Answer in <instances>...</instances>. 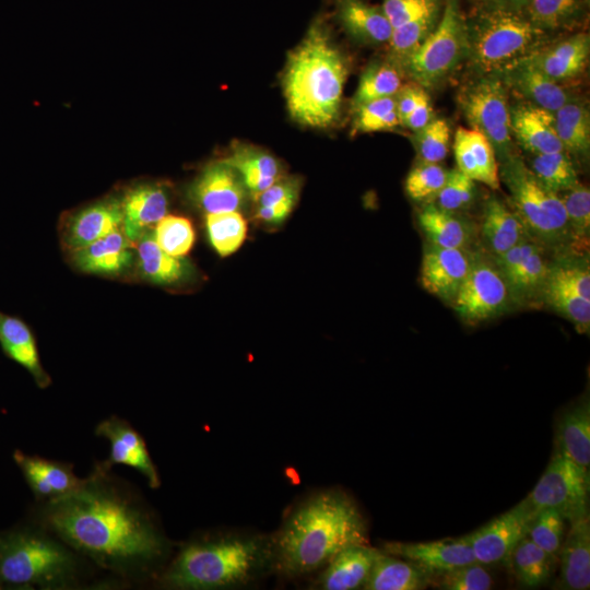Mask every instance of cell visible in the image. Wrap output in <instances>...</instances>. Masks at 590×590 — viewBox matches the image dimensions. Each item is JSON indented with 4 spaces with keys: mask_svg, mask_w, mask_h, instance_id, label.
I'll list each match as a JSON object with an SVG mask.
<instances>
[{
    "mask_svg": "<svg viewBox=\"0 0 590 590\" xmlns=\"http://www.w3.org/2000/svg\"><path fill=\"white\" fill-rule=\"evenodd\" d=\"M40 504L42 526L125 581L146 580L168 555L169 542L138 491L96 464L78 489Z\"/></svg>",
    "mask_w": 590,
    "mask_h": 590,
    "instance_id": "1",
    "label": "cell"
},
{
    "mask_svg": "<svg viewBox=\"0 0 590 590\" xmlns=\"http://www.w3.org/2000/svg\"><path fill=\"white\" fill-rule=\"evenodd\" d=\"M365 518L344 492L327 489L303 502L270 544L271 560L288 577L324 567L340 551L367 544Z\"/></svg>",
    "mask_w": 590,
    "mask_h": 590,
    "instance_id": "2",
    "label": "cell"
},
{
    "mask_svg": "<svg viewBox=\"0 0 590 590\" xmlns=\"http://www.w3.org/2000/svg\"><path fill=\"white\" fill-rule=\"evenodd\" d=\"M349 67L322 21L309 27L291 52L283 86L291 117L312 128H327L339 118Z\"/></svg>",
    "mask_w": 590,
    "mask_h": 590,
    "instance_id": "3",
    "label": "cell"
},
{
    "mask_svg": "<svg viewBox=\"0 0 590 590\" xmlns=\"http://www.w3.org/2000/svg\"><path fill=\"white\" fill-rule=\"evenodd\" d=\"M267 560L270 545L255 538H206L185 544L160 576L161 585L182 590L232 588L250 581Z\"/></svg>",
    "mask_w": 590,
    "mask_h": 590,
    "instance_id": "4",
    "label": "cell"
},
{
    "mask_svg": "<svg viewBox=\"0 0 590 590\" xmlns=\"http://www.w3.org/2000/svg\"><path fill=\"white\" fill-rule=\"evenodd\" d=\"M83 559L40 523L0 536V582L8 586L75 588L83 577Z\"/></svg>",
    "mask_w": 590,
    "mask_h": 590,
    "instance_id": "5",
    "label": "cell"
},
{
    "mask_svg": "<svg viewBox=\"0 0 590 590\" xmlns=\"http://www.w3.org/2000/svg\"><path fill=\"white\" fill-rule=\"evenodd\" d=\"M465 25L467 59L476 75L503 73L540 50L548 38L522 12L474 8Z\"/></svg>",
    "mask_w": 590,
    "mask_h": 590,
    "instance_id": "6",
    "label": "cell"
},
{
    "mask_svg": "<svg viewBox=\"0 0 590 590\" xmlns=\"http://www.w3.org/2000/svg\"><path fill=\"white\" fill-rule=\"evenodd\" d=\"M498 165L499 179L508 188L511 208L522 220L530 236L546 248H573L559 196L539 181L517 153Z\"/></svg>",
    "mask_w": 590,
    "mask_h": 590,
    "instance_id": "7",
    "label": "cell"
},
{
    "mask_svg": "<svg viewBox=\"0 0 590 590\" xmlns=\"http://www.w3.org/2000/svg\"><path fill=\"white\" fill-rule=\"evenodd\" d=\"M467 25L458 0H447L435 30L402 63L413 83L425 90L441 84L467 58Z\"/></svg>",
    "mask_w": 590,
    "mask_h": 590,
    "instance_id": "8",
    "label": "cell"
},
{
    "mask_svg": "<svg viewBox=\"0 0 590 590\" xmlns=\"http://www.w3.org/2000/svg\"><path fill=\"white\" fill-rule=\"evenodd\" d=\"M457 99L469 125L493 145L498 164L516 153L508 88L499 74L476 75L460 88Z\"/></svg>",
    "mask_w": 590,
    "mask_h": 590,
    "instance_id": "9",
    "label": "cell"
},
{
    "mask_svg": "<svg viewBox=\"0 0 590 590\" xmlns=\"http://www.w3.org/2000/svg\"><path fill=\"white\" fill-rule=\"evenodd\" d=\"M515 304L508 283L493 256L471 252V264L452 306L468 324L498 317Z\"/></svg>",
    "mask_w": 590,
    "mask_h": 590,
    "instance_id": "10",
    "label": "cell"
},
{
    "mask_svg": "<svg viewBox=\"0 0 590 590\" xmlns=\"http://www.w3.org/2000/svg\"><path fill=\"white\" fill-rule=\"evenodd\" d=\"M589 471L554 451L545 471L526 498L535 512L553 508L571 522L589 516Z\"/></svg>",
    "mask_w": 590,
    "mask_h": 590,
    "instance_id": "11",
    "label": "cell"
},
{
    "mask_svg": "<svg viewBox=\"0 0 590 590\" xmlns=\"http://www.w3.org/2000/svg\"><path fill=\"white\" fill-rule=\"evenodd\" d=\"M546 249L540 243L523 239L495 257L515 304L534 305L542 302L552 263L546 257Z\"/></svg>",
    "mask_w": 590,
    "mask_h": 590,
    "instance_id": "12",
    "label": "cell"
},
{
    "mask_svg": "<svg viewBox=\"0 0 590 590\" xmlns=\"http://www.w3.org/2000/svg\"><path fill=\"white\" fill-rule=\"evenodd\" d=\"M535 514L524 498L510 510L464 535L476 562L485 566L507 565L516 545L527 536Z\"/></svg>",
    "mask_w": 590,
    "mask_h": 590,
    "instance_id": "13",
    "label": "cell"
},
{
    "mask_svg": "<svg viewBox=\"0 0 590 590\" xmlns=\"http://www.w3.org/2000/svg\"><path fill=\"white\" fill-rule=\"evenodd\" d=\"M95 435L107 439L110 444L109 457L95 463L99 469L110 471L114 465H127L141 473L151 488L160 487L157 468L145 440L127 420L115 415L107 417L96 425Z\"/></svg>",
    "mask_w": 590,
    "mask_h": 590,
    "instance_id": "14",
    "label": "cell"
},
{
    "mask_svg": "<svg viewBox=\"0 0 590 590\" xmlns=\"http://www.w3.org/2000/svg\"><path fill=\"white\" fill-rule=\"evenodd\" d=\"M471 264V252L426 244L420 281L423 288L446 304H452Z\"/></svg>",
    "mask_w": 590,
    "mask_h": 590,
    "instance_id": "15",
    "label": "cell"
},
{
    "mask_svg": "<svg viewBox=\"0 0 590 590\" xmlns=\"http://www.w3.org/2000/svg\"><path fill=\"white\" fill-rule=\"evenodd\" d=\"M381 551L412 562L432 576L476 562L464 536L432 542H387Z\"/></svg>",
    "mask_w": 590,
    "mask_h": 590,
    "instance_id": "16",
    "label": "cell"
},
{
    "mask_svg": "<svg viewBox=\"0 0 590 590\" xmlns=\"http://www.w3.org/2000/svg\"><path fill=\"white\" fill-rule=\"evenodd\" d=\"M247 190L239 174L227 163L206 166L191 188V197L206 214L238 211Z\"/></svg>",
    "mask_w": 590,
    "mask_h": 590,
    "instance_id": "17",
    "label": "cell"
},
{
    "mask_svg": "<svg viewBox=\"0 0 590 590\" xmlns=\"http://www.w3.org/2000/svg\"><path fill=\"white\" fill-rule=\"evenodd\" d=\"M14 461L20 468L35 498L50 502L78 489L84 479L74 473L71 462L46 459L16 450Z\"/></svg>",
    "mask_w": 590,
    "mask_h": 590,
    "instance_id": "18",
    "label": "cell"
},
{
    "mask_svg": "<svg viewBox=\"0 0 590 590\" xmlns=\"http://www.w3.org/2000/svg\"><path fill=\"white\" fill-rule=\"evenodd\" d=\"M120 200L107 199L70 215L60 229L63 249L69 253L121 228Z\"/></svg>",
    "mask_w": 590,
    "mask_h": 590,
    "instance_id": "19",
    "label": "cell"
},
{
    "mask_svg": "<svg viewBox=\"0 0 590 590\" xmlns=\"http://www.w3.org/2000/svg\"><path fill=\"white\" fill-rule=\"evenodd\" d=\"M508 91L521 101L555 113L576 95L562 83L547 76L529 58L521 60L499 74Z\"/></svg>",
    "mask_w": 590,
    "mask_h": 590,
    "instance_id": "20",
    "label": "cell"
},
{
    "mask_svg": "<svg viewBox=\"0 0 590 590\" xmlns=\"http://www.w3.org/2000/svg\"><path fill=\"white\" fill-rule=\"evenodd\" d=\"M510 128L512 139L530 155L564 152L552 111L521 101L510 106Z\"/></svg>",
    "mask_w": 590,
    "mask_h": 590,
    "instance_id": "21",
    "label": "cell"
},
{
    "mask_svg": "<svg viewBox=\"0 0 590 590\" xmlns=\"http://www.w3.org/2000/svg\"><path fill=\"white\" fill-rule=\"evenodd\" d=\"M133 241L118 228L90 245L70 252L73 267L84 273L117 276L127 271L133 260Z\"/></svg>",
    "mask_w": 590,
    "mask_h": 590,
    "instance_id": "22",
    "label": "cell"
},
{
    "mask_svg": "<svg viewBox=\"0 0 590 590\" xmlns=\"http://www.w3.org/2000/svg\"><path fill=\"white\" fill-rule=\"evenodd\" d=\"M453 152L457 168L474 181L496 190L499 188V165L488 139L475 129L459 128Z\"/></svg>",
    "mask_w": 590,
    "mask_h": 590,
    "instance_id": "23",
    "label": "cell"
},
{
    "mask_svg": "<svg viewBox=\"0 0 590 590\" xmlns=\"http://www.w3.org/2000/svg\"><path fill=\"white\" fill-rule=\"evenodd\" d=\"M0 346L7 357L30 373L38 388L46 389L51 385L40 362L34 332L22 318L0 311Z\"/></svg>",
    "mask_w": 590,
    "mask_h": 590,
    "instance_id": "24",
    "label": "cell"
},
{
    "mask_svg": "<svg viewBox=\"0 0 590 590\" xmlns=\"http://www.w3.org/2000/svg\"><path fill=\"white\" fill-rule=\"evenodd\" d=\"M121 229L133 243L162 220L168 210V197L158 185L143 184L129 189L120 200Z\"/></svg>",
    "mask_w": 590,
    "mask_h": 590,
    "instance_id": "25",
    "label": "cell"
},
{
    "mask_svg": "<svg viewBox=\"0 0 590 590\" xmlns=\"http://www.w3.org/2000/svg\"><path fill=\"white\" fill-rule=\"evenodd\" d=\"M565 535L558 557L560 575L557 589L586 590L590 587L589 516L574 520Z\"/></svg>",
    "mask_w": 590,
    "mask_h": 590,
    "instance_id": "26",
    "label": "cell"
},
{
    "mask_svg": "<svg viewBox=\"0 0 590 590\" xmlns=\"http://www.w3.org/2000/svg\"><path fill=\"white\" fill-rule=\"evenodd\" d=\"M382 551L368 544H354L340 551L326 566L318 580L324 590L363 588Z\"/></svg>",
    "mask_w": 590,
    "mask_h": 590,
    "instance_id": "27",
    "label": "cell"
},
{
    "mask_svg": "<svg viewBox=\"0 0 590 590\" xmlns=\"http://www.w3.org/2000/svg\"><path fill=\"white\" fill-rule=\"evenodd\" d=\"M589 52V34L577 33L553 45L543 46L529 59L547 76L562 83L583 72Z\"/></svg>",
    "mask_w": 590,
    "mask_h": 590,
    "instance_id": "28",
    "label": "cell"
},
{
    "mask_svg": "<svg viewBox=\"0 0 590 590\" xmlns=\"http://www.w3.org/2000/svg\"><path fill=\"white\" fill-rule=\"evenodd\" d=\"M554 437L555 452L589 471L590 402L588 397H583L560 414Z\"/></svg>",
    "mask_w": 590,
    "mask_h": 590,
    "instance_id": "29",
    "label": "cell"
},
{
    "mask_svg": "<svg viewBox=\"0 0 590 590\" xmlns=\"http://www.w3.org/2000/svg\"><path fill=\"white\" fill-rule=\"evenodd\" d=\"M481 235L493 257L502 255L530 236L516 211L495 196H489L485 201Z\"/></svg>",
    "mask_w": 590,
    "mask_h": 590,
    "instance_id": "30",
    "label": "cell"
},
{
    "mask_svg": "<svg viewBox=\"0 0 590 590\" xmlns=\"http://www.w3.org/2000/svg\"><path fill=\"white\" fill-rule=\"evenodd\" d=\"M338 20L344 31L362 44L388 43L392 26L381 7L364 0H335Z\"/></svg>",
    "mask_w": 590,
    "mask_h": 590,
    "instance_id": "31",
    "label": "cell"
},
{
    "mask_svg": "<svg viewBox=\"0 0 590 590\" xmlns=\"http://www.w3.org/2000/svg\"><path fill=\"white\" fill-rule=\"evenodd\" d=\"M138 269L141 276L156 285L169 286L189 275V264L181 257L165 252L155 241L152 229L137 240Z\"/></svg>",
    "mask_w": 590,
    "mask_h": 590,
    "instance_id": "32",
    "label": "cell"
},
{
    "mask_svg": "<svg viewBox=\"0 0 590 590\" xmlns=\"http://www.w3.org/2000/svg\"><path fill=\"white\" fill-rule=\"evenodd\" d=\"M417 222L428 244L468 250L472 243L470 224L457 213L441 210L433 202L424 203L418 210Z\"/></svg>",
    "mask_w": 590,
    "mask_h": 590,
    "instance_id": "33",
    "label": "cell"
},
{
    "mask_svg": "<svg viewBox=\"0 0 590 590\" xmlns=\"http://www.w3.org/2000/svg\"><path fill=\"white\" fill-rule=\"evenodd\" d=\"M432 577L414 563L382 552L362 589L422 590L432 583Z\"/></svg>",
    "mask_w": 590,
    "mask_h": 590,
    "instance_id": "34",
    "label": "cell"
},
{
    "mask_svg": "<svg viewBox=\"0 0 590 590\" xmlns=\"http://www.w3.org/2000/svg\"><path fill=\"white\" fill-rule=\"evenodd\" d=\"M555 129L564 152L571 158L588 161L590 111L577 96L554 113Z\"/></svg>",
    "mask_w": 590,
    "mask_h": 590,
    "instance_id": "35",
    "label": "cell"
},
{
    "mask_svg": "<svg viewBox=\"0 0 590 590\" xmlns=\"http://www.w3.org/2000/svg\"><path fill=\"white\" fill-rule=\"evenodd\" d=\"M224 162L239 174L246 190L253 199L282 178L278 160L260 150L237 148Z\"/></svg>",
    "mask_w": 590,
    "mask_h": 590,
    "instance_id": "36",
    "label": "cell"
},
{
    "mask_svg": "<svg viewBox=\"0 0 590 590\" xmlns=\"http://www.w3.org/2000/svg\"><path fill=\"white\" fill-rule=\"evenodd\" d=\"M556 559L527 535L516 545L507 565L521 586L535 588L550 579Z\"/></svg>",
    "mask_w": 590,
    "mask_h": 590,
    "instance_id": "37",
    "label": "cell"
},
{
    "mask_svg": "<svg viewBox=\"0 0 590 590\" xmlns=\"http://www.w3.org/2000/svg\"><path fill=\"white\" fill-rule=\"evenodd\" d=\"M441 15V4L435 5L401 26L393 28L388 42L390 59L402 63L421 46L437 26Z\"/></svg>",
    "mask_w": 590,
    "mask_h": 590,
    "instance_id": "38",
    "label": "cell"
},
{
    "mask_svg": "<svg viewBox=\"0 0 590 590\" xmlns=\"http://www.w3.org/2000/svg\"><path fill=\"white\" fill-rule=\"evenodd\" d=\"M586 0H529L522 13L548 33L576 24L583 15Z\"/></svg>",
    "mask_w": 590,
    "mask_h": 590,
    "instance_id": "39",
    "label": "cell"
},
{
    "mask_svg": "<svg viewBox=\"0 0 590 590\" xmlns=\"http://www.w3.org/2000/svg\"><path fill=\"white\" fill-rule=\"evenodd\" d=\"M403 74L401 67L391 59L369 64L359 79L353 106L394 96L403 85Z\"/></svg>",
    "mask_w": 590,
    "mask_h": 590,
    "instance_id": "40",
    "label": "cell"
},
{
    "mask_svg": "<svg viewBox=\"0 0 590 590\" xmlns=\"http://www.w3.org/2000/svg\"><path fill=\"white\" fill-rule=\"evenodd\" d=\"M527 165L539 181L556 193L579 182L574 163L565 152L530 155Z\"/></svg>",
    "mask_w": 590,
    "mask_h": 590,
    "instance_id": "41",
    "label": "cell"
},
{
    "mask_svg": "<svg viewBox=\"0 0 590 590\" xmlns=\"http://www.w3.org/2000/svg\"><path fill=\"white\" fill-rule=\"evenodd\" d=\"M208 238L221 257L236 252L247 236V222L238 211L210 213L205 216Z\"/></svg>",
    "mask_w": 590,
    "mask_h": 590,
    "instance_id": "42",
    "label": "cell"
},
{
    "mask_svg": "<svg viewBox=\"0 0 590 590\" xmlns=\"http://www.w3.org/2000/svg\"><path fill=\"white\" fill-rule=\"evenodd\" d=\"M563 202L575 251H585L590 234V190L578 182L557 193Z\"/></svg>",
    "mask_w": 590,
    "mask_h": 590,
    "instance_id": "43",
    "label": "cell"
},
{
    "mask_svg": "<svg viewBox=\"0 0 590 590\" xmlns=\"http://www.w3.org/2000/svg\"><path fill=\"white\" fill-rule=\"evenodd\" d=\"M542 302L570 321L579 333L590 329V299L557 285L546 283Z\"/></svg>",
    "mask_w": 590,
    "mask_h": 590,
    "instance_id": "44",
    "label": "cell"
},
{
    "mask_svg": "<svg viewBox=\"0 0 590 590\" xmlns=\"http://www.w3.org/2000/svg\"><path fill=\"white\" fill-rule=\"evenodd\" d=\"M353 132L393 130L401 126L394 96L365 102L354 107Z\"/></svg>",
    "mask_w": 590,
    "mask_h": 590,
    "instance_id": "45",
    "label": "cell"
},
{
    "mask_svg": "<svg viewBox=\"0 0 590 590\" xmlns=\"http://www.w3.org/2000/svg\"><path fill=\"white\" fill-rule=\"evenodd\" d=\"M152 232L157 245L174 257L187 255L196 240L192 223L182 216L165 215Z\"/></svg>",
    "mask_w": 590,
    "mask_h": 590,
    "instance_id": "46",
    "label": "cell"
},
{
    "mask_svg": "<svg viewBox=\"0 0 590 590\" xmlns=\"http://www.w3.org/2000/svg\"><path fill=\"white\" fill-rule=\"evenodd\" d=\"M448 172L439 163L420 162L406 176L404 188L408 196L423 204L433 202L445 185Z\"/></svg>",
    "mask_w": 590,
    "mask_h": 590,
    "instance_id": "47",
    "label": "cell"
},
{
    "mask_svg": "<svg viewBox=\"0 0 590 590\" xmlns=\"http://www.w3.org/2000/svg\"><path fill=\"white\" fill-rule=\"evenodd\" d=\"M565 521L557 510L542 509L531 520L527 535L542 550L558 558L565 538Z\"/></svg>",
    "mask_w": 590,
    "mask_h": 590,
    "instance_id": "48",
    "label": "cell"
},
{
    "mask_svg": "<svg viewBox=\"0 0 590 590\" xmlns=\"http://www.w3.org/2000/svg\"><path fill=\"white\" fill-rule=\"evenodd\" d=\"M413 143L420 162L440 163L449 152L450 127L447 120L433 118L414 132Z\"/></svg>",
    "mask_w": 590,
    "mask_h": 590,
    "instance_id": "49",
    "label": "cell"
},
{
    "mask_svg": "<svg viewBox=\"0 0 590 590\" xmlns=\"http://www.w3.org/2000/svg\"><path fill=\"white\" fill-rule=\"evenodd\" d=\"M430 585L444 590H488L494 580L485 565L474 562L434 575Z\"/></svg>",
    "mask_w": 590,
    "mask_h": 590,
    "instance_id": "50",
    "label": "cell"
},
{
    "mask_svg": "<svg viewBox=\"0 0 590 590\" xmlns=\"http://www.w3.org/2000/svg\"><path fill=\"white\" fill-rule=\"evenodd\" d=\"M475 192V181L455 168L448 172L447 180L433 203L441 210L458 213L472 204Z\"/></svg>",
    "mask_w": 590,
    "mask_h": 590,
    "instance_id": "51",
    "label": "cell"
},
{
    "mask_svg": "<svg viewBox=\"0 0 590 590\" xmlns=\"http://www.w3.org/2000/svg\"><path fill=\"white\" fill-rule=\"evenodd\" d=\"M546 283L560 286L590 299V270L586 262L558 261L551 263Z\"/></svg>",
    "mask_w": 590,
    "mask_h": 590,
    "instance_id": "52",
    "label": "cell"
},
{
    "mask_svg": "<svg viewBox=\"0 0 590 590\" xmlns=\"http://www.w3.org/2000/svg\"><path fill=\"white\" fill-rule=\"evenodd\" d=\"M442 0H382V10L392 30L416 17L424 11L441 4Z\"/></svg>",
    "mask_w": 590,
    "mask_h": 590,
    "instance_id": "53",
    "label": "cell"
},
{
    "mask_svg": "<svg viewBox=\"0 0 590 590\" xmlns=\"http://www.w3.org/2000/svg\"><path fill=\"white\" fill-rule=\"evenodd\" d=\"M299 186L295 179H279L256 197L257 206L291 205L295 206Z\"/></svg>",
    "mask_w": 590,
    "mask_h": 590,
    "instance_id": "54",
    "label": "cell"
},
{
    "mask_svg": "<svg viewBox=\"0 0 590 590\" xmlns=\"http://www.w3.org/2000/svg\"><path fill=\"white\" fill-rule=\"evenodd\" d=\"M433 119V107L427 90L421 88L415 107L406 118L403 127L413 132L421 130Z\"/></svg>",
    "mask_w": 590,
    "mask_h": 590,
    "instance_id": "55",
    "label": "cell"
},
{
    "mask_svg": "<svg viewBox=\"0 0 590 590\" xmlns=\"http://www.w3.org/2000/svg\"><path fill=\"white\" fill-rule=\"evenodd\" d=\"M421 88L422 86L415 83L403 84L394 95L397 111L401 126H403L404 121L415 107Z\"/></svg>",
    "mask_w": 590,
    "mask_h": 590,
    "instance_id": "56",
    "label": "cell"
},
{
    "mask_svg": "<svg viewBox=\"0 0 590 590\" xmlns=\"http://www.w3.org/2000/svg\"><path fill=\"white\" fill-rule=\"evenodd\" d=\"M474 8L522 12L529 0H472Z\"/></svg>",
    "mask_w": 590,
    "mask_h": 590,
    "instance_id": "57",
    "label": "cell"
}]
</instances>
